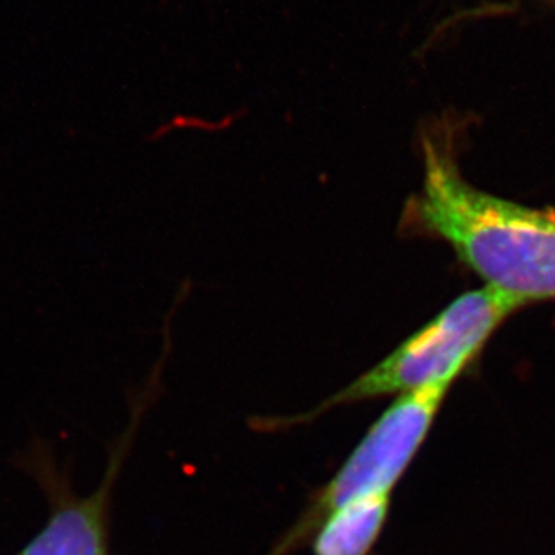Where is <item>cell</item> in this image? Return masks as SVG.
Listing matches in <instances>:
<instances>
[{"label":"cell","instance_id":"6da1fadb","mask_svg":"<svg viewBox=\"0 0 555 555\" xmlns=\"http://www.w3.org/2000/svg\"><path fill=\"white\" fill-rule=\"evenodd\" d=\"M402 225L446 242L460 262L519 307L555 299V211L478 190L451 149L424 139V181Z\"/></svg>","mask_w":555,"mask_h":555},{"label":"cell","instance_id":"7a4b0ae2","mask_svg":"<svg viewBox=\"0 0 555 555\" xmlns=\"http://www.w3.org/2000/svg\"><path fill=\"white\" fill-rule=\"evenodd\" d=\"M518 309L521 307L514 299L486 285L464 293L402 341L388 358L321 402L315 410L280 422L285 426L305 424L343 404L408 396L429 386H453L480 356L503 321Z\"/></svg>","mask_w":555,"mask_h":555},{"label":"cell","instance_id":"3957f363","mask_svg":"<svg viewBox=\"0 0 555 555\" xmlns=\"http://www.w3.org/2000/svg\"><path fill=\"white\" fill-rule=\"evenodd\" d=\"M449 388L429 386L399 397L370 427L336 476L321 489L304 518L283 540L280 552L298 545L347 503L370 494L393 492L431 431Z\"/></svg>","mask_w":555,"mask_h":555},{"label":"cell","instance_id":"277c9868","mask_svg":"<svg viewBox=\"0 0 555 555\" xmlns=\"http://www.w3.org/2000/svg\"><path fill=\"white\" fill-rule=\"evenodd\" d=\"M134 427H130L111 456L102 486L87 496L70 491L69 483L62 480L56 465L46 454L31 459L33 476L48 498L49 518L18 555H108V505Z\"/></svg>","mask_w":555,"mask_h":555},{"label":"cell","instance_id":"5b68a950","mask_svg":"<svg viewBox=\"0 0 555 555\" xmlns=\"http://www.w3.org/2000/svg\"><path fill=\"white\" fill-rule=\"evenodd\" d=\"M390 505L391 492L347 503L315 530L314 555H369L385 529Z\"/></svg>","mask_w":555,"mask_h":555}]
</instances>
